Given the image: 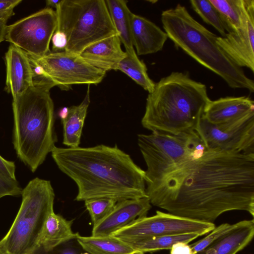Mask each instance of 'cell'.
Segmentation results:
<instances>
[{"instance_id":"20","label":"cell","mask_w":254,"mask_h":254,"mask_svg":"<svg viewBox=\"0 0 254 254\" xmlns=\"http://www.w3.org/2000/svg\"><path fill=\"white\" fill-rule=\"evenodd\" d=\"M72 220L68 221L52 212L45 223L37 245L48 250L76 239L77 233L71 229Z\"/></svg>"},{"instance_id":"22","label":"cell","mask_w":254,"mask_h":254,"mask_svg":"<svg viewBox=\"0 0 254 254\" xmlns=\"http://www.w3.org/2000/svg\"><path fill=\"white\" fill-rule=\"evenodd\" d=\"M76 239L82 249L89 254H142L112 235L84 237L77 233Z\"/></svg>"},{"instance_id":"27","label":"cell","mask_w":254,"mask_h":254,"mask_svg":"<svg viewBox=\"0 0 254 254\" xmlns=\"http://www.w3.org/2000/svg\"><path fill=\"white\" fill-rule=\"evenodd\" d=\"M192 9L208 24L211 25L224 37L227 33L221 16L209 0H191Z\"/></svg>"},{"instance_id":"15","label":"cell","mask_w":254,"mask_h":254,"mask_svg":"<svg viewBox=\"0 0 254 254\" xmlns=\"http://www.w3.org/2000/svg\"><path fill=\"white\" fill-rule=\"evenodd\" d=\"M254 116V102L249 97H226L211 100L203 118L216 126L227 125Z\"/></svg>"},{"instance_id":"7","label":"cell","mask_w":254,"mask_h":254,"mask_svg":"<svg viewBox=\"0 0 254 254\" xmlns=\"http://www.w3.org/2000/svg\"><path fill=\"white\" fill-rule=\"evenodd\" d=\"M56 30L67 39L64 51L79 55L88 46L118 34L104 0H61Z\"/></svg>"},{"instance_id":"18","label":"cell","mask_w":254,"mask_h":254,"mask_svg":"<svg viewBox=\"0 0 254 254\" xmlns=\"http://www.w3.org/2000/svg\"><path fill=\"white\" fill-rule=\"evenodd\" d=\"M131 28L133 45L138 56L161 51L168 38L166 33L155 23L133 13Z\"/></svg>"},{"instance_id":"23","label":"cell","mask_w":254,"mask_h":254,"mask_svg":"<svg viewBox=\"0 0 254 254\" xmlns=\"http://www.w3.org/2000/svg\"><path fill=\"white\" fill-rule=\"evenodd\" d=\"M109 14L113 25L117 32L126 52L131 53L134 51L132 43L131 18L132 12L125 0H106Z\"/></svg>"},{"instance_id":"6","label":"cell","mask_w":254,"mask_h":254,"mask_svg":"<svg viewBox=\"0 0 254 254\" xmlns=\"http://www.w3.org/2000/svg\"><path fill=\"white\" fill-rule=\"evenodd\" d=\"M22 202L13 223L0 240V254H29L37 245L45 223L54 211L50 181L36 178L22 189Z\"/></svg>"},{"instance_id":"36","label":"cell","mask_w":254,"mask_h":254,"mask_svg":"<svg viewBox=\"0 0 254 254\" xmlns=\"http://www.w3.org/2000/svg\"><path fill=\"white\" fill-rule=\"evenodd\" d=\"M6 23L0 21V43L4 40Z\"/></svg>"},{"instance_id":"5","label":"cell","mask_w":254,"mask_h":254,"mask_svg":"<svg viewBox=\"0 0 254 254\" xmlns=\"http://www.w3.org/2000/svg\"><path fill=\"white\" fill-rule=\"evenodd\" d=\"M13 144L34 172L55 146L54 105L50 91L33 86L12 101Z\"/></svg>"},{"instance_id":"33","label":"cell","mask_w":254,"mask_h":254,"mask_svg":"<svg viewBox=\"0 0 254 254\" xmlns=\"http://www.w3.org/2000/svg\"><path fill=\"white\" fill-rule=\"evenodd\" d=\"M51 41L53 52L64 51L67 45V39L63 32L56 30L52 37Z\"/></svg>"},{"instance_id":"16","label":"cell","mask_w":254,"mask_h":254,"mask_svg":"<svg viewBox=\"0 0 254 254\" xmlns=\"http://www.w3.org/2000/svg\"><path fill=\"white\" fill-rule=\"evenodd\" d=\"M6 89L14 99L33 86L32 71L27 54L10 44L5 54Z\"/></svg>"},{"instance_id":"30","label":"cell","mask_w":254,"mask_h":254,"mask_svg":"<svg viewBox=\"0 0 254 254\" xmlns=\"http://www.w3.org/2000/svg\"><path fill=\"white\" fill-rule=\"evenodd\" d=\"M75 239L62 244L51 249L46 250L36 245L29 254H89L81 252L82 248L73 243Z\"/></svg>"},{"instance_id":"2","label":"cell","mask_w":254,"mask_h":254,"mask_svg":"<svg viewBox=\"0 0 254 254\" xmlns=\"http://www.w3.org/2000/svg\"><path fill=\"white\" fill-rule=\"evenodd\" d=\"M51 154L59 169L76 183L77 201L103 197L119 201L148 197L145 171L116 145L55 146Z\"/></svg>"},{"instance_id":"31","label":"cell","mask_w":254,"mask_h":254,"mask_svg":"<svg viewBox=\"0 0 254 254\" xmlns=\"http://www.w3.org/2000/svg\"><path fill=\"white\" fill-rule=\"evenodd\" d=\"M22 190L17 180L6 177L0 171V198L5 196H18Z\"/></svg>"},{"instance_id":"37","label":"cell","mask_w":254,"mask_h":254,"mask_svg":"<svg viewBox=\"0 0 254 254\" xmlns=\"http://www.w3.org/2000/svg\"><path fill=\"white\" fill-rule=\"evenodd\" d=\"M61 0H47L46 1L47 7L55 8L56 9L60 2Z\"/></svg>"},{"instance_id":"4","label":"cell","mask_w":254,"mask_h":254,"mask_svg":"<svg viewBox=\"0 0 254 254\" xmlns=\"http://www.w3.org/2000/svg\"><path fill=\"white\" fill-rule=\"evenodd\" d=\"M161 21L175 46L199 64L220 76L232 88L254 92V81L219 46L217 36L195 20L185 6L178 3L162 11Z\"/></svg>"},{"instance_id":"25","label":"cell","mask_w":254,"mask_h":254,"mask_svg":"<svg viewBox=\"0 0 254 254\" xmlns=\"http://www.w3.org/2000/svg\"><path fill=\"white\" fill-rule=\"evenodd\" d=\"M199 237L195 234L153 237L127 243L136 251L144 254L163 250L170 249L175 243L183 242L189 243Z\"/></svg>"},{"instance_id":"19","label":"cell","mask_w":254,"mask_h":254,"mask_svg":"<svg viewBox=\"0 0 254 254\" xmlns=\"http://www.w3.org/2000/svg\"><path fill=\"white\" fill-rule=\"evenodd\" d=\"M254 236V219L240 221L233 224L229 231L196 254H236L250 243Z\"/></svg>"},{"instance_id":"24","label":"cell","mask_w":254,"mask_h":254,"mask_svg":"<svg viewBox=\"0 0 254 254\" xmlns=\"http://www.w3.org/2000/svg\"><path fill=\"white\" fill-rule=\"evenodd\" d=\"M219 13L226 33L238 31L244 25L247 0H209Z\"/></svg>"},{"instance_id":"29","label":"cell","mask_w":254,"mask_h":254,"mask_svg":"<svg viewBox=\"0 0 254 254\" xmlns=\"http://www.w3.org/2000/svg\"><path fill=\"white\" fill-rule=\"evenodd\" d=\"M233 226V224L223 223L216 227L203 238L190 245L193 254L204 250L220 237L229 231Z\"/></svg>"},{"instance_id":"17","label":"cell","mask_w":254,"mask_h":254,"mask_svg":"<svg viewBox=\"0 0 254 254\" xmlns=\"http://www.w3.org/2000/svg\"><path fill=\"white\" fill-rule=\"evenodd\" d=\"M121 43L118 34L113 35L88 46L79 55L97 68L106 72L117 70L119 64L127 55Z\"/></svg>"},{"instance_id":"35","label":"cell","mask_w":254,"mask_h":254,"mask_svg":"<svg viewBox=\"0 0 254 254\" xmlns=\"http://www.w3.org/2000/svg\"><path fill=\"white\" fill-rule=\"evenodd\" d=\"M170 250V254H193L190 245L183 242L174 244Z\"/></svg>"},{"instance_id":"8","label":"cell","mask_w":254,"mask_h":254,"mask_svg":"<svg viewBox=\"0 0 254 254\" xmlns=\"http://www.w3.org/2000/svg\"><path fill=\"white\" fill-rule=\"evenodd\" d=\"M138 144L147 166L146 187L200 157L207 149L196 131L172 134H139Z\"/></svg>"},{"instance_id":"26","label":"cell","mask_w":254,"mask_h":254,"mask_svg":"<svg viewBox=\"0 0 254 254\" xmlns=\"http://www.w3.org/2000/svg\"><path fill=\"white\" fill-rule=\"evenodd\" d=\"M126 54L119 64L117 70L124 72L149 93H151L155 83L149 77L145 64L138 58L135 50Z\"/></svg>"},{"instance_id":"34","label":"cell","mask_w":254,"mask_h":254,"mask_svg":"<svg viewBox=\"0 0 254 254\" xmlns=\"http://www.w3.org/2000/svg\"><path fill=\"white\" fill-rule=\"evenodd\" d=\"M16 167L14 162L6 160L0 155V171L6 177L17 180L15 176Z\"/></svg>"},{"instance_id":"28","label":"cell","mask_w":254,"mask_h":254,"mask_svg":"<svg viewBox=\"0 0 254 254\" xmlns=\"http://www.w3.org/2000/svg\"><path fill=\"white\" fill-rule=\"evenodd\" d=\"M117 201L109 198H95L84 201L93 226L105 218L114 208Z\"/></svg>"},{"instance_id":"11","label":"cell","mask_w":254,"mask_h":254,"mask_svg":"<svg viewBox=\"0 0 254 254\" xmlns=\"http://www.w3.org/2000/svg\"><path fill=\"white\" fill-rule=\"evenodd\" d=\"M31 56L62 90L74 84H98L106 75V71L91 65L79 55L62 51L50 52L40 58Z\"/></svg>"},{"instance_id":"12","label":"cell","mask_w":254,"mask_h":254,"mask_svg":"<svg viewBox=\"0 0 254 254\" xmlns=\"http://www.w3.org/2000/svg\"><path fill=\"white\" fill-rule=\"evenodd\" d=\"M196 132L207 149L254 154V117L219 127L202 116Z\"/></svg>"},{"instance_id":"3","label":"cell","mask_w":254,"mask_h":254,"mask_svg":"<svg viewBox=\"0 0 254 254\" xmlns=\"http://www.w3.org/2000/svg\"><path fill=\"white\" fill-rule=\"evenodd\" d=\"M210 101L205 84L187 72H172L156 83L148 94L141 124L152 132L196 131Z\"/></svg>"},{"instance_id":"9","label":"cell","mask_w":254,"mask_h":254,"mask_svg":"<svg viewBox=\"0 0 254 254\" xmlns=\"http://www.w3.org/2000/svg\"><path fill=\"white\" fill-rule=\"evenodd\" d=\"M57 25L55 10L46 7L9 25L4 40L36 58L49 53L52 37Z\"/></svg>"},{"instance_id":"13","label":"cell","mask_w":254,"mask_h":254,"mask_svg":"<svg viewBox=\"0 0 254 254\" xmlns=\"http://www.w3.org/2000/svg\"><path fill=\"white\" fill-rule=\"evenodd\" d=\"M247 14L244 25L238 31L217 36L216 42L238 66L254 71V0H247Z\"/></svg>"},{"instance_id":"38","label":"cell","mask_w":254,"mask_h":254,"mask_svg":"<svg viewBox=\"0 0 254 254\" xmlns=\"http://www.w3.org/2000/svg\"><path fill=\"white\" fill-rule=\"evenodd\" d=\"M68 113V108L64 107L62 108L59 112V116L62 120L64 119L67 116Z\"/></svg>"},{"instance_id":"10","label":"cell","mask_w":254,"mask_h":254,"mask_svg":"<svg viewBox=\"0 0 254 254\" xmlns=\"http://www.w3.org/2000/svg\"><path fill=\"white\" fill-rule=\"evenodd\" d=\"M215 227L213 223L193 220L157 210L155 215L139 218L112 236L129 242L161 236L195 234L201 236Z\"/></svg>"},{"instance_id":"1","label":"cell","mask_w":254,"mask_h":254,"mask_svg":"<svg viewBox=\"0 0 254 254\" xmlns=\"http://www.w3.org/2000/svg\"><path fill=\"white\" fill-rule=\"evenodd\" d=\"M146 191L152 205L189 219L213 223L232 210L254 217V154L207 149Z\"/></svg>"},{"instance_id":"14","label":"cell","mask_w":254,"mask_h":254,"mask_svg":"<svg viewBox=\"0 0 254 254\" xmlns=\"http://www.w3.org/2000/svg\"><path fill=\"white\" fill-rule=\"evenodd\" d=\"M151 208L148 197L117 201L113 210L93 226V236H111L136 219L147 216Z\"/></svg>"},{"instance_id":"21","label":"cell","mask_w":254,"mask_h":254,"mask_svg":"<svg viewBox=\"0 0 254 254\" xmlns=\"http://www.w3.org/2000/svg\"><path fill=\"white\" fill-rule=\"evenodd\" d=\"M89 104V88H88L83 101L78 105L68 108L67 117L62 120L63 125V143L68 147L79 146Z\"/></svg>"},{"instance_id":"32","label":"cell","mask_w":254,"mask_h":254,"mask_svg":"<svg viewBox=\"0 0 254 254\" xmlns=\"http://www.w3.org/2000/svg\"><path fill=\"white\" fill-rule=\"evenodd\" d=\"M22 0H0V21L4 22L14 14L13 10Z\"/></svg>"}]
</instances>
